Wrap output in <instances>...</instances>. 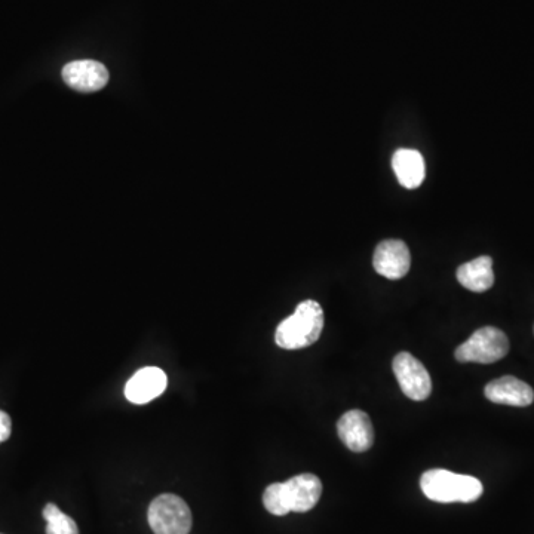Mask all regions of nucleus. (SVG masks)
<instances>
[{"mask_svg": "<svg viewBox=\"0 0 534 534\" xmlns=\"http://www.w3.org/2000/svg\"><path fill=\"white\" fill-rule=\"evenodd\" d=\"M11 432V417H9L5 411L0 410V444L5 443V441L11 437Z\"/></svg>", "mask_w": 534, "mask_h": 534, "instance_id": "obj_16", "label": "nucleus"}, {"mask_svg": "<svg viewBox=\"0 0 534 534\" xmlns=\"http://www.w3.org/2000/svg\"><path fill=\"white\" fill-rule=\"evenodd\" d=\"M420 487L428 499L438 503L475 502L484 490L477 478L454 474L445 469L426 471L420 478Z\"/></svg>", "mask_w": 534, "mask_h": 534, "instance_id": "obj_2", "label": "nucleus"}, {"mask_svg": "<svg viewBox=\"0 0 534 534\" xmlns=\"http://www.w3.org/2000/svg\"><path fill=\"white\" fill-rule=\"evenodd\" d=\"M63 79L70 88L79 92H97L109 82V70L100 61L79 60L66 64Z\"/></svg>", "mask_w": 534, "mask_h": 534, "instance_id": "obj_9", "label": "nucleus"}, {"mask_svg": "<svg viewBox=\"0 0 534 534\" xmlns=\"http://www.w3.org/2000/svg\"><path fill=\"white\" fill-rule=\"evenodd\" d=\"M324 330V311L315 300H305L296 308L293 315L276 328L275 342L287 351L308 348L318 342Z\"/></svg>", "mask_w": 534, "mask_h": 534, "instance_id": "obj_1", "label": "nucleus"}, {"mask_svg": "<svg viewBox=\"0 0 534 534\" xmlns=\"http://www.w3.org/2000/svg\"><path fill=\"white\" fill-rule=\"evenodd\" d=\"M509 352V340L499 328L484 327L475 331L465 343L454 352L459 362L493 364L505 358Z\"/></svg>", "mask_w": 534, "mask_h": 534, "instance_id": "obj_4", "label": "nucleus"}, {"mask_svg": "<svg viewBox=\"0 0 534 534\" xmlns=\"http://www.w3.org/2000/svg\"><path fill=\"white\" fill-rule=\"evenodd\" d=\"M288 512H308L321 499L322 483L316 475L302 474L281 483Z\"/></svg>", "mask_w": 534, "mask_h": 534, "instance_id": "obj_7", "label": "nucleus"}, {"mask_svg": "<svg viewBox=\"0 0 534 534\" xmlns=\"http://www.w3.org/2000/svg\"><path fill=\"white\" fill-rule=\"evenodd\" d=\"M373 266L379 275L397 281L407 275L411 266V254L407 244L400 239H386L374 251Z\"/></svg>", "mask_w": 534, "mask_h": 534, "instance_id": "obj_6", "label": "nucleus"}, {"mask_svg": "<svg viewBox=\"0 0 534 534\" xmlns=\"http://www.w3.org/2000/svg\"><path fill=\"white\" fill-rule=\"evenodd\" d=\"M337 434L351 451L362 453L374 443V429L370 417L361 410H351L343 414L337 422Z\"/></svg>", "mask_w": 534, "mask_h": 534, "instance_id": "obj_8", "label": "nucleus"}, {"mask_svg": "<svg viewBox=\"0 0 534 534\" xmlns=\"http://www.w3.org/2000/svg\"><path fill=\"white\" fill-rule=\"evenodd\" d=\"M150 529L155 534H189L192 530V512L176 494H161L149 506Z\"/></svg>", "mask_w": 534, "mask_h": 534, "instance_id": "obj_3", "label": "nucleus"}, {"mask_svg": "<svg viewBox=\"0 0 534 534\" xmlns=\"http://www.w3.org/2000/svg\"><path fill=\"white\" fill-rule=\"evenodd\" d=\"M457 281L466 290L486 293L494 284L493 260L489 256L478 257L457 269Z\"/></svg>", "mask_w": 534, "mask_h": 534, "instance_id": "obj_13", "label": "nucleus"}, {"mask_svg": "<svg viewBox=\"0 0 534 534\" xmlns=\"http://www.w3.org/2000/svg\"><path fill=\"white\" fill-rule=\"evenodd\" d=\"M167 386L168 377L161 368H141L128 380L125 386V397L133 404H147L164 394Z\"/></svg>", "mask_w": 534, "mask_h": 534, "instance_id": "obj_10", "label": "nucleus"}, {"mask_svg": "<svg viewBox=\"0 0 534 534\" xmlns=\"http://www.w3.org/2000/svg\"><path fill=\"white\" fill-rule=\"evenodd\" d=\"M394 373L401 391L413 401L428 400L432 392V380L425 365L408 352H401L394 359Z\"/></svg>", "mask_w": 534, "mask_h": 534, "instance_id": "obj_5", "label": "nucleus"}, {"mask_svg": "<svg viewBox=\"0 0 534 534\" xmlns=\"http://www.w3.org/2000/svg\"><path fill=\"white\" fill-rule=\"evenodd\" d=\"M263 503H265L267 511L276 517L290 514L287 506H285L284 496H282L281 483L270 484L267 487L265 494H263Z\"/></svg>", "mask_w": 534, "mask_h": 534, "instance_id": "obj_15", "label": "nucleus"}, {"mask_svg": "<svg viewBox=\"0 0 534 534\" xmlns=\"http://www.w3.org/2000/svg\"><path fill=\"white\" fill-rule=\"evenodd\" d=\"M484 394L487 400L494 404L512 405V407H529L534 401L532 386L512 376L493 380L486 386Z\"/></svg>", "mask_w": 534, "mask_h": 534, "instance_id": "obj_11", "label": "nucleus"}, {"mask_svg": "<svg viewBox=\"0 0 534 534\" xmlns=\"http://www.w3.org/2000/svg\"><path fill=\"white\" fill-rule=\"evenodd\" d=\"M392 168L405 189H417L425 181V159L417 150H397L392 158Z\"/></svg>", "mask_w": 534, "mask_h": 534, "instance_id": "obj_12", "label": "nucleus"}, {"mask_svg": "<svg viewBox=\"0 0 534 534\" xmlns=\"http://www.w3.org/2000/svg\"><path fill=\"white\" fill-rule=\"evenodd\" d=\"M44 518L48 523L46 534H79L75 520L70 518L69 515L63 514L61 509L54 503H48L45 506Z\"/></svg>", "mask_w": 534, "mask_h": 534, "instance_id": "obj_14", "label": "nucleus"}]
</instances>
